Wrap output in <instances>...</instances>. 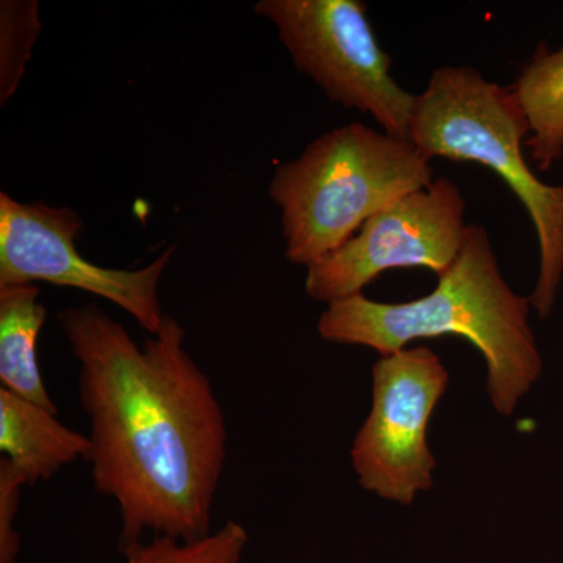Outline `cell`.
I'll list each match as a JSON object with an SVG mask.
<instances>
[{"mask_svg":"<svg viewBox=\"0 0 563 563\" xmlns=\"http://www.w3.org/2000/svg\"><path fill=\"white\" fill-rule=\"evenodd\" d=\"M512 90L531 128L529 157L540 172H548L563 158V46H539Z\"/></svg>","mask_w":563,"mask_h":563,"instance_id":"8fae6325","label":"cell"},{"mask_svg":"<svg viewBox=\"0 0 563 563\" xmlns=\"http://www.w3.org/2000/svg\"><path fill=\"white\" fill-rule=\"evenodd\" d=\"M84 228L80 214L70 207L20 202L0 192V287L47 282L91 292L120 307L155 335L166 318L161 282L176 244L144 268H103L77 252Z\"/></svg>","mask_w":563,"mask_h":563,"instance_id":"8992f818","label":"cell"},{"mask_svg":"<svg viewBox=\"0 0 563 563\" xmlns=\"http://www.w3.org/2000/svg\"><path fill=\"white\" fill-rule=\"evenodd\" d=\"M29 487L24 474L9 461L0 459V563H18L21 536L14 531L20 514L22 488Z\"/></svg>","mask_w":563,"mask_h":563,"instance_id":"5bb4252c","label":"cell"},{"mask_svg":"<svg viewBox=\"0 0 563 563\" xmlns=\"http://www.w3.org/2000/svg\"><path fill=\"white\" fill-rule=\"evenodd\" d=\"M57 415L0 387V451L29 487L90 454L88 435L66 428Z\"/></svg>","mask_w":563,"mask_h":563,"instance_id":"9c48e42d","label":"cell"},{"mask_svg":"<svg viewBox=\"0 0 563 563\" xmlns=\"http://www.w3.org/2000/svg\"><path fill=\"white\" fill-rule=\"evenodd\" d=\"M465 199L448 177L404 196L362 225L339 250L307 268L306 292L331 306L361 295L390 269L426 268L443 276L465 240Z\"/></svg>","mask_w":563,"mask_h":563,"instance_id":"52a82bcc","label":"cell"},{"mask_svg":"<svg viewBox=\"0 0 563 563\" xmlns=\"http://www.w3.org/2000/svg\"><path fill=\"white\" fill-rule=\"evenodd\" d=\"M250 533L236 521H225L218 531L198 540L152 537L122 550L124 563H242Z\"/></svg>","mask_w":563,"mask_h":563,"instance_id":"7c38bea8","label":"cell"},{"mask_svg":"<svg viewBox=\"0 0 563 563\" xmlns=\"http://www.w3.org/2000/svg\"><path fill=\"white\" fill-rule=\"evenodd\" d=\"M432 180L429 161L409 140L362 122L322 133L298 158L277 166L269 181L285 257L309 268L374 214Z\"/></svg>","mask_w":563,"mask_h":563,"instance_id":"277c9868","label":"cell"},{"mask_svg":"<svg viewBox=\"0 0 563 563\" xmlns=\"http://www.w3.org/2000/svg\"><path fill=\"white\" fill-rule=\"evenodd\" d=\"M41 31L38 0L0 2V106L16 95Z\"/></svg>","mask_w":563,"mask_h":563,"instance_id":"4fadbf2b","label":"cell"},{"mask_svg":"<svg viewBox=\"0 0 563 563\" xmlns=\"http://www.w3.org/2000/svg\"><path fill=\"white\" fill-rule=\"evenodd\" d=\"M529 133L512 87L487 80L470 66H442L417 95L409 141L426 161L479 163L520 199L540 252L539 277L529 301L547 320L563 279V185L544 184L529 166L523 152Z\"/></svg>","mask_w":563,"mask_h":563,"instance_id":"3957f363","label":"cell"},{"mask_svg":"<svg viewBox=\"0 0 563 563\" xmlns=\"http://www.w3.org/2000/svg\"><path fill=\"white\" fill-rule=\"evenodd\" d=\"M79 363L90 422L95 490L117 503L121 551L144 532L177 540L211 533L228 459V426L209 376L166 314L144 346L95 303L57 313Z\"/></svg>","mask_w":563,"mask_h":563,"instance_id":"6da1fadb","label":"cell"},{"mask_svg":"<svg viewBox=\"0 0 563 563\" xmlns=\"http://www.w3.org/2000/svg\"><path fill=\"white\" fill-rule=\"evenodd\" d=\"M46 318L38 285L0 287V387L58 413L36 355V340Z\"/></svg>","mask_w":563,"mask_h":563,"instance_id":"30bf717a","label":"cell"},{"mask_svg":"<svg viewBox=\"0 0 563 563\" xmlns=\"http://www.w3.org/2000/svg\"><path fill=\"white\" fill-rule=\"evenodd\" d=\"M448 383L450 373L429 347H406L376 362L372 410L351 450L363 490L410 506L432 488L435 459L426 433Z\"/></svg>","mask_w":563,"mask_h":563,"instance_id":"ba28073f","label":"cell"},{"mask_svg":"<svg viewBox=\"0 0 563 563\" xmlns=\"http://www.w3.org/2000/svg\"><path fill=\"white\" fill-rule=\"evenodd\" d=\"M255 13L273 22L292 65L329 101L369 114L383 132L409 140L417 95L391 76L368 5L362 0H261Z\"/></svg>","mask_w":563,"mask_h":563,"instance_id":"5b68a950","label":"cell"},{"mask_svg":"<svg viewBox=\"0 0 563 563\" xmlns=\"http://www.w3.org/2000/svg\"><path fill=\"white\" fill-rule=\"evenodd\" d=\"M531 307L504 280L487 229L468 224L461 254L435 290L409 302L372 301L362 292L333 302L318 333L329 343L372 347L380 357L415 340L463 336L484 355L493 407L510 417L543 372Z\"/></svg>","mask_w":563,"mask_h":563,"instance_id":"7a4b0ae2","label":"cell"}]
</instances>
